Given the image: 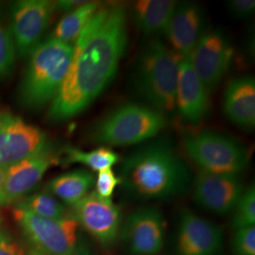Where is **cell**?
I'll use <instances>...</instances> for the list:
<instances>
[{
    "mask_svg": "<svg viewBox=\"0 0 255 255\" xmlns=\"http://www.w3.org/2000/svg\"><path fill=\"white\" fill-rule=\"evenodd\" d=\"M0 222H1V219H0Z\"/></svg>",
    "mask_w": 255,
    "mask_h": 255,
    "instance_id": "34",
    "label": "cell"
},
{
    "mask_svg": "<svg viewBox=\"0 0 255 255\" xmlns=\"http://www.w3.org/2000/svg\"><path fill=\"white\" fill-rule=\"evenodd\" d=\"M168 117L143 104L128 103L114 110L94 128L93 140L108 146H131L156 136Z\"/></svg>",
    "mask_w": 255,
    "mask_h": 255,
    "instance_id": "5",
    "label": "cell"
},
{
    "mask_svg": "<svg viewBox=\"0 0 255 255\" xmlns=\"http://www.w3.org/2000/svg\"><path fill=\"white\" fill-rule=\"evenodd\" d=\"M232 251L234 255H255V226L236 230Z\"/></svg>",
    "mask_w": 255,
    "mask_h": 255,
    "instance_id": "26",
    "label": "cell"
},
{
    "mask_svg": "<svg viewBox=\"0 0 255 255\" xmlns=\"http://www.w3.org/2000/svg\"><path fill=\"white\" fill-rule=\"evenodd\" d=\"M47 146L46 134L39 128L0 112V166L8 168Z\"/></svg>",
    "mask_w": 255,
    "mask_h": 255,
    "instance_id": "11",
    "label": "cell"
},
{
    "mask_svg": "<svg viewBox=\"0 0 255 255\" xmlns=\"http://www.w3.org/2000/svg\"><path fill=\"white\" fill-rule=\"evenodd\" d=\"M57 162V157L47 146L6 168L0 204H9L30 191L42 180L47 169Z\"/></svg>",
    "mask_w": 255,
    "mask_h": 255,
    "instance_id": "15",
    "label": "cell"
},
{
    "mask_svg": "<svg viewBox=\"0 0 255 255\" xmlns=\"http://www.w3.org/2000/svg\"><path fill=\"white\" fill-rule=\"evenodd\" d=\"M5 172H6V168L0 166V198H1V192H2L4 178H5Z\"/></svg>",
    "mask_w": 255,
    "mask_h": 255,
    "instance_id": "32",
    "label": "cell"
},
{
    "mask_svg": "<svg viewBox=\"0 0 255 255\" xmlns=\"http://www.w3.org/2000/svg\"><path fill=\"white\" fill-rule=\"evenodd\" d=\"M101 7V4L98 2H85L78 8L67 12L57 24L51 38L74 46L82 29L90 22Z\"/></svg>",
    "mask_w": 255,
    "mask_h": 255,
    "instance_id": "21",
    "label": "cell"
},
{
    "mask_svg": "<svg viewBox=\"0 0 255 255\" xmlns=\"http://www.w3.org/2000/svg\"><path fill=\"white\" fill-rule=\"evenodd\" d=\"M205 14L194 2L178 3L164 34L171 49L181 58H189L195 46L205 31Z\"/></svg>",
    "mask_w": 255,
    "mask_h": 255,
    "instance_id": "17",
    "label": "cell"
},
{
    "mask_svg": "<svg viewBox=\"0 0 255 255\" xmlns=\"http://www.w3.org/2000/svg\"><path fill=\"white\" fill-rule=\"evenodd\" d=\"M86 1H75V0H62L55 2L54 8L57 10H63V11H71L74 9L78 8L82 4H84Z\"/></svg>",
    "mask_w": 255,
    "mask_h": 255,
    "instance_id": "30",
    "label": "cell"
},
{
    "mask_svg": "<svg viewBox=\"0 0 255 255\" xmlns=\"http://www.w3.org/2000/svg\"><path fill=\"white\" fill-rule=\"evenodd\" d=\"M119 184H121L119 176H117L112 168H107L98 173L95 181V192L102 199L111 200L115 189Z\"/></svg>",
    "mask_w": 255,
    "mask_h": 255,
    "instance_id": "27",
    "label": "cell"
},
{
    "mask_svg": "<svg viewBox=\"0 0 255 255\" xmlns=\"http://www.w3.org/2000/svg\"><path fill=\"white\" fill-rule=\"evenodd\" d=\"M121 184L143 199H171L187 191L191 175L166 141H155L127 156L120 168Z\"/></svg>",
    "mask_w": 255,
    "mask_h": 255,
    "instance_id": "2",
    "label": "cell"
},
{
    "mask_svg": "<svg viewBox=\"0 0 255 255\" xmlns=\"http://www.w3.org/2000/svg\"><path fill=\"white\" fill-rule=\"evenodd\" d=\"M175 0H139L132 9L136 27L147 36L164 34L178 6Z\"/></svg>",
    "mask_w": 255,
    "mask_h": 255,
    "instance_id": "19",
    "label": "cell"
},
{
    "mask_svg": "<svg viewBox=\"0 0 255 255\" xmlns=\"http://www.w3.org/2000/svg\"><path fill=\"white\" fill-rule=\"evenodd\" d=\"M127 44L123 5L101 7L74 44L70 68L51 103L49 119L64 121L87 109L115 78Z\"/></svg>",
    "mask_w": 255,
    "mask_h": 255,
    "instance_id": "1",
    "label": "cell"
},
{
    "mask_svg": "<svg viewBox=\"0 0 255 255\" xmlns=\"http://www.w3.org/2000/svg\"><path fill=\"white\" fill-rule=\"evenodd\" d=\"M18 207L27 210L41 218L61 219L66 218L64 205L48 193H36L20 202Z\"/></svg>",
    "mask_w": 255,
    "mask_h": 255,
    "instance_id": "23",
    "label": "cell"
},
{
    "mask_svg": "<svg viewBox=\"0 0 255 255\" xmlns=\"http://www.w3.org/2000/svg\"><path fill=\"white\" fill-rule=\"evenodd\" d=\"M223 111L237 127H255V81L253 77H238L229 82L224 92Z\"/></svg>",
    "mask_w": 255,
    "mask_h": 255,
    "instance_id": "18",
    "label": "cell"
},
{
    "mask_svg": "<svg viewBox=\"0 0 255 255\" xmlns=\"http://www.w3.org/2000/svg\"><path fill=\"white\" fill-rule=\"evenodd\" d=\"M222 229L189 210L180 216L178 255H218L223 247Z\"/></svg>",
    "mask_w": 255,
    "mask_h": 255,
    "instance_id": "14",
    "label": "cell"
},
{
    "mask_svg": "<svg viewBox=\"0 0 255 255\" xmlns=\"http://www.w3.org/2000/svg\"><path fill=\"white\" fill-rule=\"evenodd\" d=\"M181 57L158 38L141 50L133 83L146 105L168 117L176 110V90Z\"/></svg>",
    "mask_w": 255,
    "mask_h": 255,
    "instance_id": "3",
    "label": "cell"
},
{
    "mask_svg": "<svg viewBox=\"0 0 255 255\" xmlns=\"http://www.w3.org/2000/svg\"><path fill=\"white\" fill-rule=\"evenodd\" d=\"M165 222L161 211L153 206L130 213L120 228V237L131 255H157L164 244Z\"/></svg>",
    "mask_w": 255,
    "mask_h": 255,
    "instance_id": "10",
    "label": "cell"
},
{
    "mask_svg": "<svg viewBox=\"0 0 255 255\" xmlns=\"http://www.w3.org/2000/svg\"><path fill=\"white\" fill-rule=\"evenodd\" d=\"M210 93L196 73L189 58L179 62L176 110L184 121L198 124L209 113Z\"/></svg>",
    "mask_w": 255,
    "mask_h": 255,
    "instance_id": "16",
    "label": "cell"
},
{
    "mask_svg": "<svg viewBox=\"0 0 255 255\" xmlns=\"http://www.w3.org/2000/svg\"><path fill=\"white\" fill-rule=\"evenodd\" d=\"M15 51L9 29L0 26V80L11 73L14 66Z\"/></svg>",
    "mask_w": 255,
    "mask_h": 255,
    "instance_id": "25",
    "label": "cell"
},
{
    "mask_svg": "<svg viewBox=\"0 0 255 255\" xmlns=\"http://www.w3.org/2000/svg\"><path fill=\"white\" fill-rule=\"evenodd\" d=\"M0 255H27L17 242H15L7 234L0 232Z\"/></svg>",
    "mask_w": 255,
    "mask_h": 255,
    "instance_id": "29",
    "label": "cell"
},
{
    "mask_svg": "<svg viewBox=\"0 0 255 255\" xmlns=\"http://www.w3.org/2000/svg\"><path fill=\"white\" fill-rule=\"evenodd\" d=\"M0 20H1V11H0Z\"/></svg>",
    "mask_w": 255,
    "mask_h": 255,
    "instance_id": "33",
    "label": "cell"
},
{
    "mask_svg": "<svg viewBox=\"0 0 255 255\" xmlns=\"http://www.w3.org/2000/svg\"><path fill=\"white\" fill-rule=\"evenodd\" d=\"M234 56L228 36L219 28L203 32L189 57L192 65L210 94L219 87Z\"/></svg>",
    "mask_w": 255,
    "mask_h": 255,
    "instance_id": "8",
    "label": "cell"
},
{
    "mask_svg": "<svg viewBox=\"0 0 255 255\" xmlns=\"http://www.w3.org/2000/svg\"><path fill=\"white\" fill-rule=\"evenodd\" d=\"M187 155L201 171L239 175L249 164L247 149L236 139L213 130H201L183 137Z\"/></svg>",
    "mask_w": 255,
    "mask_h": 255,
    "instance_id": "6",
    "label": "cell"
},
{
    "mask_svg": "<svg viewBox=\"0 0 255 255\" xmlns=\"http://www.w3.org/2000/svg\"><path fill=\"white\" fill-rule=\"evenodd\" d=\"M54 9V3L47 0H21L13 3L9 31L21 58L30 55L40 44Z\"/></svg>",
    "mask_w": 255,
    "mask_h": 255,
    "instance_id": "9",
    "label": "cell"
},
{
    "mask_svg": "<svg viewBox=\"0 0 255 255\" xmlns=\"http://www.w3.org/2000/svg\"><path fill=\"white\" fill-rule=\"evenodd\" d=\"M73 50V46L53 38L35 47L19 89L25 106L38 109L54 101L70 68Z\"/></svg>",
    "mask_w": 255,
    "mask_h": 255,
    "instance_id": "4",
    "label": "cell"
},
{
    "mask_svg": "<svg viewBox=\"0 0 255 255\" xmlns=\"http://www.w3.org/2000/svg\"><path fill=\"white\" fill-rule=\"evenodd\" d=\"M64 164H84L97 172L112 168L120 160L117 152L105 146L91 151H83L74 146H66L64 149Z\"/></svg>",
    "mask_w": 255,
    "mask_h": 255,
    "instance_id": "22",
    "label": "cell"
},
{
    "mask_svg": "<svg viewBox=\"0 0 255 255\" xmlns=\"http://www.w3.org/2000/svg\"><path fill=\"white\" fill-rule=\"evenodd\" d=\"M95 181L96 178L90 171L79 169L55 177L47 187L64 203L74 206L89 194Z\"/></svg>",
    "mask_w": 255,
    "mask_h": 255,
    "instance_id": "20",
    "label": "cell"
},
{
    "mask_svg": "<svg viewBox=\"0 0 255 255\" xmlns=\"http://www.w3.org/2000/svg\"><path fill=\"white\" fill-rule=\"evenodd\" d=\"M67 255H95L92 252L91 248L88 246L85 242L81 241L77 242L76 246L74 247L73 250Z\"/></svg>",
    "mask_w": 255,
    "mask_h": 255,
    "instance_id": "31",
    "label": "cell"
},
{
    "mask_svg": "<svg viewBox=\"0 0 255 255\" xmlns=\"http://www.w3.org/2000/svg\"><path fill=\"white\" fill-rule=\"evenodd\" d=\"M244 186L239 175L201 171L194 181V199L203 209L219 216L233 213Z\"/></svg>",
    "mask_w": 255,
    "mask_h": 255,
    "instance_id": "13",
    "label": "cell"
},
{
    "mask_svg": "<svg viewBox=\"0 0 255 255\" xmlns=\"http://www.w3.org/2000/svg\"><path fill=\"white\" fill-rule=\"evenodd\" d=\"M14 218L27 238L29 255H67L78 242V222L74 218L50 219L16 206Z\"/></svg>",
    "mask_w": 255,
    "mask_h": 255,
    "instance_id": "7",
    "label": "cell"
},
{
    "mask_svg": "<svg viewBox=\"0 0 255 255\" xmlns=\"http://www.w3.org/2000/svg\"><path fill=\"white\" fill-rule=\"evenodd\" d=\"M232 226L236 230L255 226V187L250 185L242 192L233 211Z\"/></svg>",
    "mask_w": 255,
    "mask_h": 255,
    "instance_id": "24",
    "label": "cell"
},
{
    "mask_svg": "<svg viewBox=\"0 0 255 255\" xmlns=\"http://www.w3.org/2000/svg\"><path fill=\"white\" fill-rule=\"evenodd\" d=\"M74 219L102 246L113 245L121 228V212L112 199L89 193L73 206Z\"/></svg>",
    "mask_w": 255,
    "mask_h": 255,
    "instance_id": "12",
    "label": "cell"
},
{
    "mask_svg": "<svg viewBox=\"0 0 255 255\" xmlns=\"http://www.w3.org/2000/svg\"><path fill=\"white\" fill-rule=\"evenodd\" d=\"M229 12L237 19L251 17L255 10V0H230L227 2Z\"/></svg>",
    "mask_w": 255,
    "mask_h": 255,
    "instance_id": "28",
    "label": "cell"
}]
</instances>
